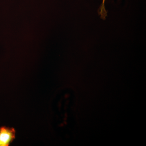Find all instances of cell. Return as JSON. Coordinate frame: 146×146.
I'll return each mask as SVG.
<instances>
[{"instance_id": "1", "label": "cell", "mask_w": 146, "mask_h": 146, "mask_svg": "<svg viewBox=\"0 0 146 146\" xmlns=\"http://www.w3.org/2000/svg\"><path fill=\"white\" fill-rule=\"evenodd\" d=\"M16 131L13 128L0 127V146H8L15 138Z\"/></svg>"}, {"instance_id": "2", "label": "cell", "mask_w": 146, "mask_h": 146, "mask_svg": "<svg viewBox=\"0 0 146 146\" xmlns=\"http://www.w3.org/2000/svg\"><path fill=\"white\" fill-rule=\"evenodd\" d=\"M105 0H103L102 3L99 10V14L101 18L104 20L106 19L107 15V11L106 10L105 7Z\"/></svg>"}]
</instances>
